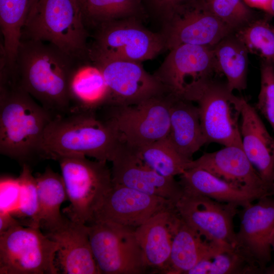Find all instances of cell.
<instances>
[{
  "label": "cell",
  "mask_w": 274,
  "mask_h": 274,
  "mask_svg": "<svg viewBox=\"0 0 274 274\" xmlns=\"http://www.w3.org/2000/svg\"><path fill=\"white\" fill-rule=\"evenodd\" d=\"M78 61L51 43L21 39L16 81L55 117L65 115L70 111V80Z\"/></svg>",
  "instance_id": "1"
},
{
  "label": "cell",
  "mask_w": 274,
  "mask_h": 274,
  "mask_svg": "<svg viewBox=\"0 0 274 274\" xmlns=\"http://www.w3.org/2000/svg\"><path fill=\"white\" fill-rule=\"evenodd\" d=\"M55 116L16 82L0 83V153L22 165L44 159L45 128Z\"/></svg>",
  "instance_id": "2"
},
{
  "label": "cell",
  "mask_w": 274,
  "mask_h": 274,
  "mask_svg": "<svg viewBox=\"0 0 274 274\" xmlns=\"http://www.w3.org/2000/svg\"><path fill=\"white\" fill-rule=\"evenodd\" d=\"M122 143L107 119L93 112L70 113L54 117L46 126L42 148L44 159L80 155L112 161Z\"/></svg>",
  "instance_id": "3"
},
{
  "label": "cell",
  "mask_w": 274,
  "mask_h": 274,
  "mask_svg": "<svg viewBox=\"0 0 274 274\" xmlns=\"http://www.w3.org/2000/svg\"><path fill=\"white\" fill-rule=\"evenodd\" d=\"M87 37L75 0H37L21 36V39L51 43L77 60L88 58Z\"/></svg>",
  "instance_id": "4"
},
{
  "label": "cell",
  "mask_w": 274,
  "mask_h": 274,
  "mask_svg": "<svg viewBox=\"0 0 274 274\" xmlns=\"http://www.w3.org/2000/svg\"><path fill=\"white\" fill-rule=\"evenodd\" d=\"M55 160L59 164L70 201L65 211L68 217L90 224L113 185L107 161L91 160L80 155L60 156Z\"/></svg>",
  "instance_id": "5"
},
{
  "label": "cell",
  "mask_w": 274,
  "mask_h": 274,
  "mask_svg": "<svg viewBox=\"0 0 274 274\" xmlns=\"http://www.w3.org/2000/svg\"><path fill=\"white\" fill-rule=\"evenodd\" d=\"M216 73L213 48L184 44L169 50L154 75L167 92L193 102Z\"/></svg>",
  "instance_id": "6"
},
{
  "label": "cell",
  "mask_w": 274,
  "mask_h": 274,
  "mask_svg": "<svg viewBox=\"0 0 274 274\" xmlns=\"http://www.w3.org/2000/svg\"><path fill=\"white\" fill-rule=\"evenodd\" d=\"M57 243L38 227L15 226L0 233V274H57Z\"/></svg>",
  "instance_id": "7"
},
{
  "label": "cell",
  "mask_w": 274,
  "mask_h": 274,
  "mask_svg": "<svg viewBox=\"0 0 274 274\" xmlns=\"http://www.w3.org/2000/svg\"><path fill=\"white\" fill-rule=\"evenodd\" d=\"M175 96L165 92L139 104L108 106V120L120 141L131 147L151 144L167 136L170 110Z\"/></svg>",
  "instance_id": "8"
},
{
  "label": "cell",
  "mask_w": 274,
  "mask_h": 274,
  "mask_svg": "<svg viewBox=\"0 0 274 274\" xmlns=\"http://www.w3.org/2000/svg\"><path fill=\"white\" fill-rule=\"evenodd\" d=\"M88 57L100 56L142 62L153 59L165 48L162 34L141 24L136 17L115 20L98 25Z\"/></svg>",
  "instance_id": "9"
},
{
  "label": "cell",
  "mask_w": 274,
  "mask_h": 274,
  "mask_svg": "<svg viewBox=\"0 0 274 274\" xmlns=\"http://www.w3.org/2000/svg\"><path fill=\"white\" fill-rule=\"evenodd\" d=\"M92 253L100 273L140 274L145 264L135 228L105 222L88 224Z\"/></svg>",
  "instance_id": "10"
},
{
  "label": "cell",
  "mask_w": 274,
  "mask_h": 274,
  "mask_svg": "<svg viewBox=\"0 0 274 274\" xmlns=\"http://www.w3.org/2000/svg\"><path fill=\"white\" fill-rule=\"evenodd\" d=\"M193 102L197 104L202 131L207 143L241 147L239 97L226 84L212 80Z\"/></svg>",
  "instance_id": "11"
},
{
  "label": "cell",
  "mask_w": 274,
  "mask_h": 274,
  "mask_svg": "<svg viewBox=\"0 0 274 274\" xmlns=\"http://www.w3.org/2000/svg\"><path fill=\"white\" fill-rule=\"evenodd\" d=\"M162 34L169 50L184 44L213 48L235 31L212 14L201 0H189L166 18Z\"/></svg>",
  "instance_id": "12"
},
{
  "label": "cell",
  "mask_w": 274,
  "mask_h": 274,
  "mask_svg": "<svg viewBox=\"0 0 274 274\" xmlns=\"http://www.w3.org/2000/svg\"><path fill=\"white\" fill-rule=\"evenodd\" d=\"M89 59L99 67L104 76L110 93L108 106L133 105L166 92L160 81L146 71L140 62L100 56Z\"/></svg>",
  "instance_id": "13"
},
{
  "label": "cell",
  "mask_w": 274,
  "mask_h": 274,
  "mask_svg": "<svg viewBox=\"0 0 274 274\" xmlns=\"http://www.w3.org/2000/svg\"><path fill=\"white\" fill-rule=\"evenodd\" d=\"M237 206L183 191L175 203L180 217L207 241L235 247L233 219Z\"/></svg>",
  "instance_id": "14"
},
{
  "label": "cell",
  "mask_w": 274,
  "mask_h": 274,
  "mask_svg": "<svg viewBox=\"0 0 274 274\" xmlns=\"http://www.w3.org/2000/svg\"><path fill=\"white\" fill-rule=\"evenodd\" d=\"M235 247L248 262L263 271L271 260L270 239L274 230V197L266 196L243 207Z\"/></svg>",
  "instance_id": "15"
},
{
  "label": "cell",
  "mask_w": 274,
  "mask_h": 274,
  "mask_svg": "<svg viewBox=\"0 0 274 274\" xmlns=\"http://www.w3.org/2000/svg\"><path fill=\"white\" fill-rule=\"evenodd\" d=\"M175 209L171 200L113 184L91 223L109 222L136 228L156 214Z\"/></svg>",
  "instance_id": "16"
},
{
  "label": "cell",
  "mask_w": 274,
  "mask_h": 274,
  "mask_svg": "<svg viewBox=\"0 0 274 274\" xmlns=\"http://www.w3.org/2000/svg\"><path fill=\"white\" fill-rule=\"evenodd\" d=\"M113 184L172 201L175 204L183 193L174 178L163 176L146 165L128 146L122 143L113 160Z\"/></svg>",
  "instance_id": "17"
},
{
  "label": "cell",
  "mask_w": 274,
  "mask_h": 274,
  "mask_svg": "<svg viewBox=\"0 0 274 274\" xmlns=\"http://www.w3.org/2000/svg\"><path fill=\"white\" fill-rule=\"evenodd\" d=\"M45 234L58 245L55 265L59 273H100L91 249L87 224L65 217L59 227Z\"/></svg>",
  "instance_id": "18"
},
{
  "label": "cell",
  "mask_w": 274,
  "mask_h": 274,
  "mask_svg": "<svg viewBox=\"0 0 274 274\" xmlns=\"http://www.w3.org/2000/svg\"><path fill=\"white\" fill-rule=\"evenodd\" d=\"M190 167L203 169L216 177L244 189L261 192L271 196L269 187L250 162L243 149L224 146L192 160Z\"/></svg>",
  "instance_id": "19"
},
{
  "label": "cell",
  "mask_w": 274,
  "mask_h": 274,
  "mask_svg": "<svg viewBox=\"0 0 274 274\" xmlns=\"http://www.w3.org/2000/svg\"><path fill=\"white\" fill-rule=\"evenodd\" d=\"M242 149L270 190L274 183V138L255 108L239 97Z\"/></svg>",
  "instance_id": "20"
},
{
  "label": "cell",
  "mask_w": 274,
  "mask_h": 274,
  "mask_svg": "<svg viewBox=\"0 0 274 274\" xmlns=\"http://www.w3.org/2000/svg\"><path fill=\"white\" fill-rule=\"evenodd\" d=\"M180 220L176 209L161 212L134 229L147 267L166 272L175 232Z\"/></svg>",
  "instance_id": "21"
},
{
  "label": "cell",
  "mask_w": 274,
  "mask_h": 274,
  "mask_svg": "<svg viewBox=\"0 0 274 274\" xmlns=\"http://www.w3.org/2000/svg\"><path fill=\"white\" fill-rule=\"evenodd\" d=\"M76 63L69 84L70 113L93 112L108 106L110 93L99 67L82 62Z\"/></svg>",
  "instance_id": "22"
},
{
  "label": "cell",
  "mask_w": 274,
  "mask_h": 274,
  "mask_svg": "<svg viewBox=\"0 0 274 274\" xmlns=\"http://www.w3.org/2000/svg\"><path fill=\"white\" fill-rule=\"evenodd\" d=\"M167 138L177 152L187 160L207 144L197 106L193 101L175 96L170 110Z\"/></svg>",
  "instance_id": "23"
},
{
  "label": "cell",
  "mask_w": 274,
  "mask_h": 274,
  "mask_svg": "<svg viewBox=\"0 0 274 274\" xmlns=\"http://www.w3.org/2000/svg\"><path fill=\"white\" fill-rule=\"evenodd\" d=\"M179 182L184 191L204 195L238 207H244L264 196L269 195L261 192L242 189L198 167L186 169L180 175Z\"/></svg>",
  "instance_id": "24"
},
{
  "label": "cell",
  "mask_w": 274,
  "mask_h": 274,
  "mask_svg": "<svg viewBox=\"0 0 274 274\" xmlns=\"http://www.w3.org/2000/svg\"><path fill=\"white\" fill-rule=\"evenodd\" d=\"M202 237L180 218L165 272L186 274L199 261L208 258L219 244L202 239Z\"/></svg>",
  "instance_id": "25"
},
{
  "label": "cell",
  "mask_w": 274,
  "mask_h": 274,
  "mask_svg": "<svg viewBox=\"0 0 274 274\" xmlns=\"http://www.w3.org/2000/svg\"><path fill=\"white\" fill-rule=\"evenodd\" d=\"M39 196L40 227L47 233L59 227L65 217L60 213L62 203L68 199L61 175L50 167L35 176Z\"/></svg>",
  "instance_id": "26"
},
{
  "label": "cell",
  "mask_w": 274,
  "mask_h": 274,
  "mask_svg": "<svg viewBox=\"0 0 274 274\" xmlns=\"http://www.w3.org/2000/svg\"><path fill=\"white\" fill-rule=\"evenodd\" d=\"M37 0H0V25L3 37L1 52L11 72L15 69L22 31Z\"/></svg>",
  "instance_id": "27"
},
{
  "label": "cell",
  "mask_w": 274,
  "mask_h": 274,
  "mask_svg": "<svg viewBox=\"0 0 274 274\" xmlns=\"http://www.w3.org/2000/svg\"><path fill=\"white\" fill-rule=\"evenodd\" d=\"M219 73L226 79L231 91H241L247 88L248 51L235 32L224 38L213 47Z\"/></svg>",
  "instance_id": "28"
},
{
  "label": "cell",
  "mask_w": 274,
  "mask_h": 274,
  "mask_svg": "<svg viewBox=\"0 0 274 274\" xmlns=\"http://www.w3.org/2000/svg\"><path fill=\"white\" fill-rule=\"evenodd\" d=\"M131 148L146 165L166 177L180 176L189 168V163L192 161L182 157L167 137L149 144Z\"/></svg>",
  "instance_id": "29"
},
{
  "label": "cell",
  "mask_w": 274,
  "mask_h": 274,
  "mask_svg": "<svg viewBox=\"0 0 274 274\" xmlns=\"http://www.w3.org/2000/svg\"><path fill=\"white\" fill-rule=\"evenodd\" d=\"M260 273L234 246L219 245L186 274H238Z\"/></svg>",
  "instance_id": "30"
},
{
  "label": "cell",
  "mask_w": 274,
  "mask_h": 274,
  "mask_svg": "<svg viewBox=\"0 0 274 274\" xmlns=\"http://www.w3.org/2000/svg\"><path fill=\"white\" fill-rule=\"evenodd\" d=\"M80 9L86 25L98 26L110 21L137 18L144 10L141 0H83Z\"/></svg>",
  "instance_id": "31"
},
{
  "label": "cell",
  "mask_w": 274,
  "mask_h": 274,
  "mask_svg": "<svg viewBox=\"0 0 274 274\" xmlns=\"http://www.w3.org/2000/svg\"><path fill=\"white\" fill-rule=\"evenodd\" d=\"M249 53L274 64V28L267 19H254L235 32Z\"/></svg>",
  "instance_id": "32"
},
{
  "label": "cell",
  "mask_w": 274,
  "mask_h": 274,
  "mask_svg": "<svg viewBox=\"0 0 274 274\" xmlns=\"http://www.w3.org/2000/svg\"><path fill=\"white\" fill-rule=\"evenodd\" d=\"M22 166V170L18 177L20 185L19 206L14 216L26 219V226L40 228L39 196L36 178L32 174L30 166L23 164Z\"/></svg>",
  "instance_id": "33"
},
{
  "label": "cell",
  "mask_w": 274,
  "mask_h": 274,
  "mask_svg": "<svg viewBox=\"0 0 274 274\" xmlns=\"http://www.w3.org/2000/svg\"><path fill=\"white\" fill-rule=\"evenodd\" d=\"M243 0H201L214 16L235 32L254 19Z\"/></svg>",
  "instance_id": "34"
},
{
  "label": "cell",
  "mask_w": 274,
  "mask_h": 274,
  "mask_svg": "<svg viewBox=\"0 0 274 274\" xmlns=\"http://www.w3.org/2000/svg\"><path fill=\"white\" fill-rule=\"evenodd\" d=\"M256 109L264 117L274 132V64L261 61L260 89Z\"/></svg>",
  "instance_id": "35"
},
{
  "label": "cell",
  "mask_w": 274,
  "mask_h": 274,
  "mask_svg": "<svg viewBox=\"0 0 274 274\" xmlns=\"http://www.w3.org/2000/svg\"><path fill=\"white\" fill-rule=\"evenodd\" d=\"M20 185L19 178L2 176L0 179V212L15 216L19 202Z\"/></svg>",
  "instance_id": "36"
},
{
  "label": "cell",
  "mask_w": 274,
  "mask_h": 274,
  "mask_svg": "<svg viewBox=\"0 0 274 274\" xmlns=\"http://www.w3.org/2000/svg\"><path fill=\"white\" fill-rule=\"evenodd\" d=\"M189 0H146L153 10L168 17L179 6Z\"/></svg>",
  "instance_id": "37"
},
{
  "label": "cell",
  "mask_w": 274,
  "mask_h": 274,
  "mask_svg": "<svg viewBox=\"0 0 274 274\" xmlns=\"http://www.w3.org/2000/svg\"><path fill=\"white\" fill-rule=\"evenodd\" d=\"M20 224L21 222L15 218V216L8 213L0 212V233Z\"/></svg>",
  "instance_id": "38"
},
{
  "label": "cell",
  "mask_w": 274,
  "mask_h": 274,
  "mask_svg": "<svg viewBox=\"0 0 274 274\" xmlns=\"http://www.w3.org/2000/svg\"><path fill=\"white\" fill-rule=\"evenodd\" d=\"M249 7L263 10L266 12L268 11L271 0H243Z\"/></svg>",
  "instance_id": "39"
},
{
  "label": "cell",
  "mask_w": 274,
  "mask_h": 274,
  "mask_svg": "<svg viewBox=\"0 0 274 274\" xmlns=\"http://www.w3.org/2000/svg\"><path fill=\"white\" fill-rule=\"evenodd\" d=\"M263 273L274 274V263L269 266H266L263 270Z\"/></svg>",
  "instance_id": "40"
},
{
  "label": "cell",
  "mask_w": 274,
  "mask_h": 274,
  "mask_svg": "<svg viewBox=\"0 0 274 274\" xmlns=\"http://www.w3.org/2000/svg\"><path fill=\"white\" fill-rule=\"evenodd\" d=\"M267 12L270 15H274V0L270 1Z\"/></svg>",
  "instance_id": "41"
},
{
  "label": "cell",
  "mask_w": 274,
  "mask_h": 274,
  "mask_svg": "<svg viewBox=\"0 0 274 274\" xmlns=\"http://www.w3.org/2000/svg\"><path fill=\"white\" fill-rule=\"evenodd\" d=\"M270 245L271 248L274 250V230L272 233L271 239H270Z\"/></svg>",
  "instance_id": "42"
},
{
  "label": "cell",
  "mask_w": 274,
  "mask_h": 274,
  "mask_svg": "<svg viewBox=\"0 0 274 274\" xmlns=\"http://www.w3.org/2000/svg\"><path fill=\"white\" fill-rule=\"evenodd\" d=\"M270 191H271V196L274 197V183L273 185H272V187L270 189Z\"/></svg>",
  "instance_id": "43"
},
{
  "label": "cell",
  "mask_w": 274,
  "mask_h": 274,
  "mask_svg": "<svg viewBox=\"0 0 274 274\" xmlns=\"http://www.w3.org/2000/svg\"><path fill=\"white\" fill-rule=\"evenodd\" d=\"M75 1L77 3V4H78V5L79 6V7L80 8V6H81L82 2L83 1V0H75Z\"/></svg>",
  "instance_id": "44"
},
{
  "label": "cell",
  "mask_w": 274,
  "mask_h": 274,
  "mask_svg": "<svg viewBox=\"0 0 274 274\" xmlns=\"http://www.w3.org/2000/svg\"><path fill=\"white\" fill-rule=\"evenodd\" d=\"M273 28H274V26H273Z\"/></svg>",
  "instance_id": "45"
}]
</instances>
